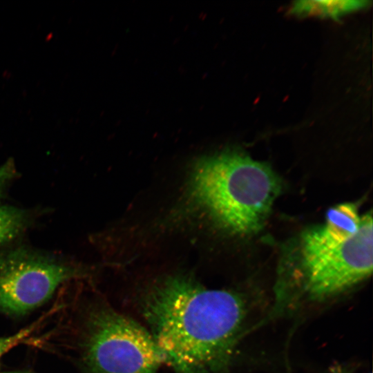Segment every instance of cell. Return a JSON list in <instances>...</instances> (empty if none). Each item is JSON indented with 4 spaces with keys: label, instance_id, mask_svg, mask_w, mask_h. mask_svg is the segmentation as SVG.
<instances>
[{
    "label": "cell",
    "instance_id": "obj_1",
    "mask_svg": "<svg viewBox=\"0 0 373 373\" xmlns=\"http://www.w3.org/2000/svg\"><path fill=\"white\" fill-rule=\"evenodd\" d=\"M140 309L166 364L177 373L228 370L247 314L240 294L208 289L183 276L153 285Z\"/></svg>",
    "mask_w": 373,
    "mask_h": 373
},
{
    "label": "cell",
    "instance_id": "obj_2",
    "mask_svg": "<svg viewBox=\"0 0 373 373\" xmlns=\"http://www.w3.org/2000/svg\"><path fill=\"white\" fill-rule=\"evenodd\" d=\"M190 184L194 202L220 226L240 235L262 227L282 187L270 166L236 151L201 158Z\"/></svg>",
    "mask_w": 373,
    "mask_h": 373
},
{
    "label": "cell",
    "instance_id": "obj_3",
    "mask_svg": "<svg viewBox=\"0 0 373 373\" xmlns=\"http://www.w3.org/2000/svg\"><path fill=\"white\" fill-rule=\"evenodd\" d=\"M80 346L90 373H157L166 364L147 329L106 305L88 313Z\"/></svg>",
    "mask_w": 373,
    "mask_h": 373
},
{
    "label": "cell",
    "instance_id": "obj_4",
    "mask_svg": "<svg viewBox=\"0 0 373 373\" xmlns=\"http://www.w3.org/2000/svg\"><path fill=\"white\" fill-rule=\"evenodd\" d=\"M301 243L297 300L316 303L327 300L350 289L372 274L371 212L361 217L357 233L338 245H325L318 239L314 228L303 233Z\"/></svg>",
    "mask_w": 373,
    "mask_h": 373
},
{
    "label": "cell",
    "instance_id": "obj_5",
    "mask_svg": "<svg viewBox=\"0 0 373 373\" xmlns=\"http://www.w3.org/2000/svg\"><path fill=\"white\" fill-rule=\"evenodd\" d=\"M81 270L52 255L19 247L0 254V312L24 314L46 302Z\"/></svg>",
    "mask_w": 373,
    "mask_h": 373
},
{
    "label": "cell",
    "instance_id": "obj_6",
    "mask_svg": "<svg viewBox=\"0 0 373 373\" xmlns=\"http://www.w3.org/2000/svg\"><path fill=\"white\" fill-rule=\"evenodd\" d=\"M361 221L354 204H341L328 210L325 224L314 228V231L325 245L336 246L354 236L359 229Z\"/></svg>",
    "mask_w": 373,
    "mask_h": 373
},
{
    "label": "cell",
    "instance_id": "obj_7",
    "mask_svg": "<svg viewBox=\"0 0 373 373\" xmlns=\"http://www.w3.org/2000/svg\"><path fill=\"white\" fill-rule=\"evenodd\" d=\"M367 1H298L291 11L298 15H316L337 19L341 15L366 6Z\"/></svg>",
    "mask_w": 373,
    "mask_h": 373
},
{
    "label": "cell",
    "instance_id": "obj_8",
    "mask_svg": "<svg viewBox=\"0 0 373 373\" xmlns=\"http://www.w3.org/2000/svg\"><path fill=\"white\" fill-rule=\"evenodd\" d=\"M30 221V214L12 206L0 207V246L17 236Z\"/></svg>",
    "mask_w": 373,
    "mask_h": 373
},
{
    "label": "cell",
    "instance_id": "obj_9",
    "mask_svg": "<svg viewBox=\"0 0 373 373\" xmlns=\"http://www.w3.org/2000/svg\"><path fill=\"white\" fill-rule=\"evenodd\" d=\"M38 323L39 321L12 336L0 337V358L14 347L24 342L36 329Z\"/></svg>",
    "mask_w": 373,
    "mask_h": 373
},
{
    "label": "cell",
    "instance_id": "obj_10",
    "mask_svg": "<svg viewBox=\"0 0 373 373\" xmlns=\"http://www.w3.org/2000/svg\"><path fill=\"white\" fill-rule=\"evenodd\" d=\"M16 174V168L14 160H8L3 164L0 165V198Z\"/></svg>",
    "mask_w": 373,
    "mask_h": 373
},
{
    "label": "cell",
    "instance_id": "obj_11",
    "mask_svg": "<svg viewBox=\"0 0 373 373\" xmlns=\"http://www.w3.org/2000/svg\"><path fill=\"white\" fill-rule=\"evenodd\" d=\"M330 373H351V371L345 368L338 367L334 368Z\"/></svg>",
    "mask_w": 373,
    "mask_h": 373
},
{
    "label": "cell",
    "instance_id": "obj_12",
    "mask_svg": "<svg viewBox=\"0 0 373 373\" xmlns=\"http://www.w3.org/2000/svg\"><path fill=\"white\" fill-rule=\"evenodd\" d=\"M4 373H26V372H4Z\"/></svg>",
    "mask_w": 373,
    "mask_h": 373
}]
</instances>
